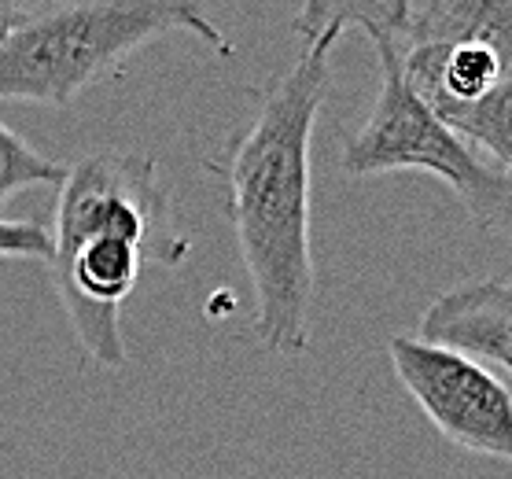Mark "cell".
<instances>
[{"instance_id": "9c48e42d", "label": "cell", "mask_w": 512, "mask_h": 479, "mask_svg": "<svg viewBox=\"0 0 512 479\" xmlns=\"http://www.w3.org/2000/svg\"><path fill=\"white\" fill-rule=\"evenodd\" d=\"M0 258H52V236L37 222H12L0 218Z\"/></svg>"}, {"instance_id": "3957f363", "label": "cell", "mask_w": 512, "mask_h": 479, "mask_svg": "<svg viewBox=\"0 0 512 479\" xmlns=\"http://www.w3.org/2000/svg\"><path fill=\"white\" fill-rule=\"evenodd\" d=\"M395 52L420 104L509 170L512 159V0H391L369 30Z\"/></svg>"}, {"instance_id": "6da1fadb", "label": "cell", "mask_w": 512, "mask_h": 479, "mask_svg": "<svg viewBox=\"0 0 512 479\" xmlns=\"http://www.w3.org/2000/svg\"><path fill=\"white\" fill-rule=\"evenodd\" d=\"M328 48L303 45L258 111L210 163L225 181V218L255 288V332L273 354L310 351V141L328 96Z\"/></svg>"}, {"instance_id": "8992f818", "label": "cell", "mask_w": 512, "mask_h": 479, "mask_svg": "<svg viewBox=\"0 0 512 479\" xmlns=\"http://www.w3.org/2000/svg\"><path fill=\"white\" fill-rule=\"evenodd\" d=\"M387 351L402 387L450 443L509 461L512 398L505 380H498L487 365L428 347L413 336H395Z\"/></svg>"}, {"instance_id": "52a82bcc", "label": "cell", "mask_w": 512, "mask_h": 479, "mask_svg": "<svg viewBox=\"0 0 512 479\" xmlns=\"http://www.w3.org/2000/svg\"><path fill=\"white\" fill-rule=\"evenodd\" d=\"M417 339L476 365L490 362L505 380L512 369V288L498 277L457 284L424 310Z\"/></svg>"}, {"instance_id": "7a4b0ae2", "label": "cell", "mask_w": 512, "mask_h": 479, "mask_svg": "<svg viewBox=\"0 0 512 479\" xmlns=\"http://www.w3.org/2000/svg\"><path fill=\"white\" fill-rule=\"evenodd\" d=\"M52 281L93 362L122 369V303L148 262L181 266L192 251L174 229L166 185L148 155L96 152L63 170L52 218Z\"/></svg>"}, {"instance_id": "277c9868", "label": "cell", "mask_w": 512, "mask_h": 479, "mask_svg": "<svg viewBox=\"0 0 512 479\" xmlns=\"http://www.w3.org/2000/svg\"><path fill=\"white\" fill-rule=\"evenodd\" d=\"M174 30H192L207 45L233 52L222 30L192 4L100 0L30 12L0 45V100L67 107L82 89L115 71L129 52Z\"/></svg>"}, {"instance_id": "30bf717a", "label": "cell", "mask_w": 512, "mask_h": 479, "mask_svg": "<svg viewBox=\"0 0 512 479\" xmlns=\"http://www.w3.org/2000/svg\"><path fill=\"white\" fill-rule=\"evenodd\" d=\"M30 12L34 8H23V4H0V45H4V37L12 34V30H19L30 19Z\"/></svg>"}, {"instance_id": "ba28073f", "label": "cell", "mask_w": 512, "mask_h": 479, "mask_svg": "<svg viewBox=\"0 0 512 479\" xmlns=\"http://www.w3.org/2000/svg\"><path fill=\"white\" fill-rule=\"evenodd\" d=\"M59 181H63V166L45 159L19 133H12L0 122V207H4V199L23 192V188L59 185Z\"/></svg>"}, {"instance_id": "5b68a950", "label": "cell", "mask_w": 512, "mask_h": 479, "mask_svg": "<svg viewBox=\"0 0 512 479\" xmlns=\"http://www.w3.org/2000/svg\"><path fill=\"white\" fill-rule=\"evenodd\" d=\"M380 56V96L365 126L350 137L343 152V170L350 177L424 170L439 177L465 203L479 229H501L509 222V170L479 155L454 129H446L398 74L395 52L384 41H373Z\"/></svg>"}]
</instances>
